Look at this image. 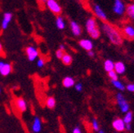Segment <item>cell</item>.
I'll list each match as a JSON object with an SVG mask.
<instances>
[{"label": "cell", "mask_w": 134, "mask_h": 133, "mask_svg": "<svg viewBox=\"0 0 134 133\" xmlns=\"http://www.w3.org/2000/svg\"><path fill=\"white\" fill-rule=\"evenodd\" d=\"M25 53L30 61H35L38 57V51L34 46H29L25 48Z\"/></svg>", "instance_id": "obj_7"}, {"label": "cell", "mask_w": 134, "mask_h": 133, "mask_svg": "<svg viewBox=\"0 0 134 133\" xmlns=\"http://www.w3.org/2000/svg\"><path fill=\"white\" fill-rule=\"evenodd\" d=\"M123 34L125 38L130 40H133L134 39V26L129 24H127L124 26L123 30H122Z\"/></svg>", "instance_id": "obj_8"}, {"label": "cell", "mask_w": 134, "mask_h": 133, "mask_svg": "<svg viewBox=\"0 0 134 133\" xmlns=\"http://www.w3.org/2000/svg\"><path fill=\"white\" fill-rule=\"evenodd\" d=\"M125 125L126 124L124 123L123 119L119 118H115L112 123V126H113L114 129H115V131H119V132L124 131L125 130Z\"/></svg>", "instance_id": "obj_10"}, {"label": "cell", "mask_w": 134, "mask_h": 133, "mask_svg": "<svg viewBox=\"0 0 134 133\" xmlns=\"http://www.w3.org/2000/svg\"><path fill=\"white\" fill-rule=\"evenodd\" d=\"M108 76L109 78L112 80H118V74H116V72L115 70H112L108 73Z\"/></svg>", "instance_id": "obj_26"}, {"label": "cell", "mask_w": 134, "mask_h": 133, "mask_svg": "<svg viewBox=\"0 0 134 133\" xmlns=\"http://www.w3.org/2000/svg\"><path fill=\"white\" fill-rule=\"evenodd\" d=\"M1 91H2V90H1V88H0V93H1Z\"/></svg>", "instance_id": "obj_38"}, {"label": "cell", "mask_w": 134, "mask_h": 133, "mask_svg": "<svg viewBox=\"0 0 134 133\" xmlns=\"http://www.w3.org/2000/svg\"><path fill=\"white\" fill-rule=\"evenodd\" d=\"M62 84L65 88H70L75 85V81L72 77L68 76V77H65L63 78Z\"/></svg>", "instance_id": "obj_17"}, {"label": "cell", "mask_w": 134, "mask_h": 133, "mask_svg": "<svg viewBox=\"0 0 134 133\" xmlns=\"http://www.w3.org/2000/svg\"><path fill=\"white\" fill-rule=\"evenodd\" d=\"M126 14L132 21L134 22V3H130L128 7H126Z\"/></svg>", "instance_id": "obj_18"}, {"label": "cell", "mask_w": 134, "mask_h": 133, "mask_svg": "<svg viewBox=\"0 0 134 133\" xmlns=\"http://www.w3.org/2000/svg\"><path fill=\"white\" fill-rule=\"evenodd\" d=\"M32 131L34 133H39L42 130V121L38 117H35L34 118L31 127Z\"/></svg>", "instance_id": "obj_11"}, {"label": "cell", "mask_w": 134, "mask_h": 133, "mask_svg": "<svg viewBox=\"0 0 134 133\" xmlns=\"http://www.w3.org/2000/svg\"><path fill=\"white\" fill-rule=\"evenodd\" d=\"M102 30L111 43L116 46L122 45L123 35L120 31L113 25L108 22H103L102 24Z\"/></svg>", "instance_id": "obj_1"}, {"label": "cell", "mask_w": 134, "mask_h": 133, "mask_svg": "<svg viewBox=\"0 0 134 133\" xmlns=\"http://www.w3.org/2000/svg\"><path fill=\"white\" fill-rule=\"evenodd\" d=\"M46 6L52 13L56 15H60L62 11L61 5L58 3L57 0H47Z\"/></svg>", "instance_id": "obj_5"}, {"label": "cell", "mask_w": 134, "mask_h": 133, "mask_svg": "<svg viewBox=\"0 0 134 133\" xmlns=\"http://www.w3.org/2000/svg\"><path fill=\"white\" fill-rule=\"evenodd\" d=\"M113 11L117 16H122L126 12V5L123 0H114Z\"/></svg>", "instance_id": "obj_4"}, {"label": "cell", "mask_w": 134, "mask_h": 133, "mask_svg": "<svg viewBox=\"0 0 134 133\" xmlns=\"http://www.w3.org/2000/svg\"><path fill=\"white\" fill-rule=\"evenodd\" d=\"M131 128H132L131 124H126V125H125V129H126L127 131H131Z\"/></svg>", "instance_id": "obj_33"}, {"label": "cell", "mask_w": 134, "mask_h": 133, "mask_svg": "<svg viewBox=\"0 0 134 133\" xmlns=\"http://www.w3.org/2000/svg\"><path fill=\"white\" fill-rule=\"evenodd\" d=\"M56 99L54 97H52V96H50L48 97V99H47V101H46V105H47V107H48V109H54L55 108V106H56Z\"/></svg>", "instance_id": "obj_21"}, {"label": "cell", "mask_w": 134, "mask_h": 133, "mask_svg": "<svg viewBox=\"0 0 134 133\" xmlns=\"http://www.w3.org/2000/svg\"><path fill=\"white\" fill-rule=\"evenodd\" d=\"M88 55L90 57H93V56H94V55H95V53H94V51H93L92 50V51H88Z\"/></svg>", "instance_id": "obj_32"}, {"label": "cell", "mask_w": 134, "mask_h": 133, "mask_svg": "<svg viewBox=\"0 0 134 133\" xmlns=\"http://www.w3.org/2000/svg\"><path fill=\"white\" fill-rule=\"evenodd\" d=\"M114 70L116 72L117 74H123L126 71V66L123 62L118 61L115 63V70Z\"/></svg>", "instance_id": "obj_16"}, {"label": "cell", "mask_w": 134, "mask_h": 133, "mask_svg": "<svg viewBox=\"0 0 134 133\" xmlns=\"http://www.w3.org/2000/svg\"><path fill=\"white\" fill-rule=\"evenodd\" d=\"M3 45L0 42V55H3Z\"/></svg>", "instance_id": "obj_34"}, {"label": "cell", "mask_w": 134, "mask_h": 133, "mask_svg": "<svg viewBox=\"0 0 134 133\" xmlns=\"http://www.w3.org/2000/svg\"><path fill=\"white\" fill-rule=\"evenodd\" d=\"M12 70V68L11 64L0 61V74L3 76H8L11 74Z\"/></svg>", "instance_id": "obj_9"}, {"label": "cell", "mask_w": 134, "mask_h": 133, "mask_svg": "<svg viewBox=\"0 0 134 133\" xmlns=\"http://www.w3.org/2000/svg\"><path fill=\"white\" fill-rule=\"evenodd\" d=\"M116 101H117V104L119 105V107L120 109V111L122 113L126 114V113H128L129 111V105L123 94L118 93L116 95Z\"/></svg>", "instance_id": "obj_3"}, {"label": "cell", "mask_w": 134, "mask_h": 133, "mask_svg": "<svg viewBox=\"0 0 134 133\" xmlns=\"http://www.w3.org/2000/svg\"><path fill=\"white\" fill-rule=\"evenodd\" d=\"M79 43V46L87 51H92L93 48V43L90 39H87V38L81 39Z\"/></svg>", "instance_id": "obj_14"}, {"label": "cell", "mask_w": 134, "mask_h": 133, "mask_svg": "<svg viewBox=\"0 0 134 133\" xmlns=\"http://www.w3.org/2000/svg\"><path fill=\"white\" fill-rule=\"evenodd\" d=\"M72 133H82V131H81V129H80L79 127H75V128L73 129Z\"/></svg>", "instance_id": "obj_31"}, {"label": "cell", "mask_w": 134, "mask_h": 133, "mask_svg": "<svg viewBox=\"0 0 134 133\" xmlns=\"http://www.w3.org/2000/svg\"><path fill=\"white\" fill-rule=\"evenodd\" d=\"M59 49H61V50H62V51H65V45H64V44H60V45H59Z\"/></svg>", "instance_id": "obj_35"}, {"label": "cell", "mask_w": 134, "mask_h": 133, "mask_svg": "<svg viewBox=\"0 0 134 133\" xmlns=\"http://www.w3.org/2000/svg\"><path fill=\"white\" fill-rule=\"evenodd\" d=\"M86 30L88 32V34L90 35L92 38L97 39L100 35V31L98 27L97 22L95 18L90 17L87 20L86 24H85Z\"/></svg>", "instance_id": "obj_2"}, {"label": "cell", "mask_w": 134, "mask_h": 133, "mask_svg": "<svg viewBox=\"0 0 134 133\" xmlns=\"http://www.w3.org/2000/svg\"><path fill=\"white\" fill-rule=\"evenodd\" d=\"M92 11L94 15L102 21L106 22L107 21V15L103 8L98 4H93L92 6Z\"/></svg>", "instance_id": "obj_6"}, {"label": "cell", "mask_w": 134, "mask_h": 133, "mask_svg": "<svg viewBox=\"0 0 134 133\" xmlns=\"http://www.w3.org/2000/svg\"><path fill=\"white\" fill-rule=\"evenodd\" d=\"M64 54H65V51H62V50H61V49H58V50H57V51H56V56H57L58 59H61V60H62V58L63 57Z\"/></svg>", "instance_id": "obj_27"}, {"label": "cell", "mask_w": 134, "mask_h": 133, "mask_svg": "<svg viewBox=\"0 0 134 133\" xmlns=\"http://www.w3.org/2000/svg\"><path fill=\"white\" fill-rule=\"evenodd\" d=\"M76 1H81V0H76Z\"/></svg>", "instance_id": "obj_39"}, {"label": "cell", "mask_w": 134, "mask_h": 133, "mask_svg": "<svg viewBox=\"0 0 134 133\" xmlns=\"http://www.w3.org/2000/svg\"><path fill=\"white\" fill-rule=\"evenodd\" d=\"M132 118H133L132 113L131 111H129L128 113H126L125 114L123 120H124L125 124H131V123L132 121Z\"/></svg>", "instance_id": "obj_24"}, {"label": "cell", "mask_w": 134, "mask_h": 133, "mask_svg": "<svg viewBox=\"0 0 134 133\" xmlns=\"http://www.w3.org/2000/svg\"><path fill=\"white\" fill-rule=\"evenodd\" d=\"M92 128L93 131H98L100 130L99 123H98L97 120L95 118H93L92 120Z\"/></svg>", "instance_id": "obj_25"}, {"label": "cell", "mask_w": 134, "mask_h": 133, "mask_svg": "<svg viewBox=\"0 0 134 133\" xmlns=\"http://www.w3.org/2000/svg\"><path fill=\"white\" fill-rule=\"evenodd\" d=\"M98 133H105V132L102 129H100V130L98 131Z\"/></svg>", "instance_id": "obj_36"}, {"label": "cell", "mask_w": 134, "mask_h": 133, "mask_svg": "<svg viewBox=\"0 0 134 133\" xmlns=\"http://www.w3.org/2000/svg\"><path fill=\"white\" fill-rule=\"evenodd\" d=\"M12 19V14L11 12H5L3 15V18L2 21V24H1V28L2 30H7L8 27V25Z\"/></svg>", "instance_id": "obj_13"}, {"label": "cell", "mask_w": 134, "mask_h": 133, "mask_svg": "<svg viewBox=\"0 0 134 133\" xmlns=\"http://www.w3.org/2000/svg\"><path fill=\"white\" fill-rule=\"evenodd\" d=\"M41 1L43 2V3H46V2H47V0H41Z\"/></svg>", "instance_id": "obj_37"}, {"label": "cell", "mask_w": 134, "mask_h": 133, "mask_svg": "<svg viewBox=\"0 0 134 133\" xmlns=\"http://www.w3.org/2000/svg\"><path fill=\"white\" fill-rule=\"evenodd\" d=\"M44 65H45V61H44V60L42 59V58L38 59V61H37V66H38V68H43Z\"/></svg>", "instance_id": "obj_28"}, {"label": "cell", "mask_w": 134, "mask_h": 133, "mask_svg": "<svg viewBox=\"0 0 134 133\" xmlns=\"http://www.w3.org/2000/svg\"><path fill=\"white\" fill-rule=\"evenodd\" d=\"M111 83H112V85L114 86V87H115L116 89L119 90V91H124L125 88H126V87L124 85V83H121L120 81H119V80H112Z\"/></svg>", "instance_id": "obj_23"}, {"label": "cell", "mask_w": 134, "mask_h": 133, "mask_svg": "<svg viewBox=\"0 0 134 133\" xmlns=\"http://www.w3.org/2000/svg\"><path fill=\"white\" fill-rule=\"evenodd\" d=\"M56 25L58 30H64L65 28V20L62 16H58L56 19Z\"/></svg>", "instance_id": "obj_20"}, {"label": "cell", "mask_w": 134, "mask_h": 133, "mask_svg": "<svg viewBox=\"0 0 134 133\" xmlns=\"http://www.w3.org/2000/svg\"><path fill=\"white\" fill-rule=\"evenodd\" d=\"M70 30H71V32L72 34L78 37V36H80L82 34V29L80 27V25L75 21H71L70 23Z\"/></svg>", "instance_id": "obj_12"}, {"label": "cell", "mask_w": 134, "mask_h": 133, "mask_svg": "<svg viewBox=\"0 0 134 133\" xmlns=\"http://www.w3.org/2000/svg\"><path fill=\"white\" fill-rule=\"evenodd\" d=\"M104 68L107 73H109L115 70V63L111 60H105L104 62Z\"/></svg>", "instance_id": "obj_19"}, {"label": "cell", "mask_w": 134, "mask_h": 133, "mask_svg": "<svg viewBox=\"0 0 134 133\" xmlns=\"http://www.w3.org/2000/svg\"><path fill=\"white\" fill-rule=\"evenodd\" d=\"M16 106L20 112H25L27 110V103H26V101L21 97L16 99Z\"/></svg>", "instance_id": "obj_15"}, {"label": "cell", "mask_w": 134, "mask_h": 133, "mask_svg": "<svg viewBox=\"0 0 134 133\" xmlns=\"http://www.w3.org/2000/svg\"><path fill=\"white\" fill-rule=\"evenodd\" d=\"M75 89L77 91H79V92H80V91H83V84L81 83H76L75 86Z\"/></svg>", "instance_id": "obj_29"}, {"label": "cell", "mask_w": 134, "mask_h": 133, "mask_svg": "<svg viewBox=\"0 0 134 133\" xmlns=\"http://www.w3.org/2000/svg\"><path fill=\"white\" fill-rule=\"evenodd\" d=\"M126 88L128 89L129 91L130 92H134V83H129L127 85V87Z\"/></svg>", "instance_id": "obj_30"}, {"label": "cell", "mask_w": 134, "mask_h": 133, "mask_svg": "<svg viewBox=\"0 0 134 133\" xmlns=\"http://www.w3.org/2000/svg\"><path fill=\"white\" fill-rule=\"evenodd\" d=\"M62 61L65 65H70L73 61V58L70 54H68V53H65L63 57L62 58Z\"/></svg>", "instance_id": "obj_22"}]
</instances>
